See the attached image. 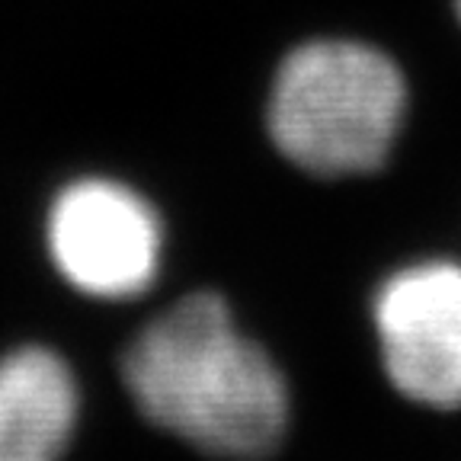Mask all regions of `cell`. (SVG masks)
Masks as SVG:
<instances>
[{"mask_svg": "<svg viewBox=\"0 0 461 461\" xmlns=\"http://www.w3.org/2000/svg\"><path fill=\"white\" fill-rule=\"evenodd\" d=\"M372 327L391 388L426 411H461V263L420 259L378 285Z\"/></svg>", "mask_w": 461, "mask_h": 461, "instance_id": "3", "label": "cell"}, {"mask_svg": "<svg viewBox=\"0 0 461 461\" xmlns=\"http://www.w3.org/2000/svg\"><path fill=\"white\" fill-rule=\"evenodd\" d=\"M122 378L144 417L202 452L263 458L285 436V375L209 292L144 327L122 359Z\"/></svg>", "mask_w": 461, "mask_h": 461, "instance_id": "1", "label": "cell"}, {"mask_svg": "<svg viewBox=\"0 0 461 461\" xmlns=\"http://www.w3.org/2000/svg\"><path fill=\"white\" fill-rule=\"evenodd\" d=\"M74 372L45 346L0 359V461H61L77 423Z\"/></svg>", "mask_w": 461, "mask_h": 461, "instance_id": "5", "label": "cell"}, {"mask_svg": "<svg viewBox=\"0 0 461 461\" xmlns=\"http://www.w3.org/2000/svg\"><path fill=\"white\" fill-rule=\"evenodd\" d=\"M403 109V74L384 51L349 39H317L279 65L267 125L276 148L302 170L349 176L384 164Z\"/></svg>", "mask_w": 461, "mask_h": 461, "instance_id": "2", "label": "cell"}, {"mask_svg": "<svg viewBox=\"0 0 461 461\" xmlns=\"http://www.w3.org/2000/svg\"><path fill=\"white\" fill-rule=\"evenodd\" d=\"M458 14H461V0H458Z\"/></svg>", "mask_w": 461, "mask_h": 461, "instance_id": "6", "label": "cell"}, {"mask_svg": "<svg viewBox=\"0 0 461 461\" xmlns=\"http://www.w3.org/2000/svg\"><path fill=\"white\" fill-rule=\"evenodd\" d=\"M45 230L58 273L90 298H135L158 276L164 228L151 202L125 183L86 176L65 186Z\"/></svg>", "mask_w": 461, "mask_h": 461, "instance_id": "4", "label": "cell"}]
</instances>
